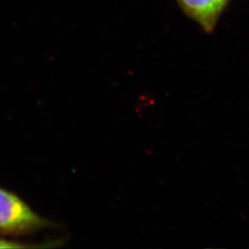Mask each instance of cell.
<instances>
[{
  "instance_id": "obj_1",
  "label": "cell",
  "mask_w": 249,
  "mask_h": 249,
  "mask_svg": "<svg viewBox=\"0 0 249 249\" xmlns=\"http://www.w3.org/2000/svg\"><path fill=\"white\" fill-rule=\"evenodd\" d=\"M49 222L19 196L0 188V234L25 235L46 228Z\"/></svg>"
},
{
  "instance_id": "obj_2",
  "label": "cell",
  "mask_w": 249,
  "mask_h": 249,
  "mask_svg": "<svg viewBox=\"0 0 249 249\" xmlns=\"http://www.w3.org/2000/svg\"><path fill=\"white\" fill-rule=\"evenodd\" d=\"M187 17L206 34H212L231 0H177Z\"/></svg>"
}]
</instances>
